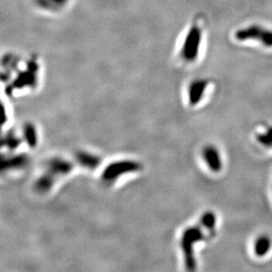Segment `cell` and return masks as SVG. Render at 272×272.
<instances>
[{
    "instance_id": "cell-2",
    "label": "cell",
    "mask_w": 272,
    "mask_h": 272,
    "mask_svg": "<svg viewBox=\"0 0 272 272\" xmlns=\"http://www.w3.org/2000/svg\"><path fill=\"white\" fill-rule=\"evenodd\" d=\"M202 29L199 24L193 23L187 32L180 49L179 56L186 63H193L199 55L200 47L202 43Z\"/></svg>"
},
{
    "instance_id": "cell-10",
    "label": "cell",
    "mask_w": 272,
    "mask_h": 272,
    "mask_svg": "<svg viewBox=\"0 0 272 272\" xmlns=\"http://www.w3.org/2000/svg\"><path fill=\"white\" fill-rule=\"evenodd\" d=\"M57 180L53 176H51L49 173L44 171L38 178L36 183L33 184V188L36 191L40 194H45L50 191L53 188Z\"/></svg>"
},
{
    "instance_id": "cell-6",
    "label": "cell",
    "mask_w": 272,
    "mask_h": 272,
    "mask_svg": "<svg viewBox=\"0 0 272 272\" xmlns=\"http://www.w3.org/2000/svg\"><path fill=\"white\" fill-rule=\"evenodd\" d=\"M203 161L212 172L219 173L223 168L222 157L219 150L213 145H207L202 150Z\"/></svg>"
},
{
    "instance_id": "cell-5",
    "label": "cell",
    "mask_w": 272,
    "mask_h": 272,
    "mask_svg": "<svg viewBox=\"0 0 272 272\" xmlns=\"http://www.w3.org/2000/svg\"><path fill=\"white\" fill-rule=\"evenodd\" d=\"M74 165L68 159L56 157L49 159L45 164V171L53 176L56 179L70 175Z\"/></svg>"
},
{
    "instance_id": "cell-7",
    "label": "cell",
    "mask_w": 272,
    "mask_h": 272,
    "mask_svg": "<svg viewBox=\"0 0 272 272\" xmlns=\"http://www.w3.org/2000/svg\"><path fill=\"white\" fill-rule=\"evenodd\" d=\"M209 81L205 79L193 80L188 87V99L190 106H196L203 98Z\"/></svg>"
},
{
    "instance_id": "cell-14",
    "label": "cell",
    "mask_w": 272,
    "mask_h": 272,
    "mask_svg": "<svg viewBox=\"0 0 272 272\" xmlns=\"http://www.w3.org/2000/svg\"><path fill=\"white\" fill-rule=\"evenodd\" d=\"M21 139L17 136L15 133L13 131L7 132L2 139V146H6L7 149L9 151H14L17 148H19V146L21 144Z\"/></svg>"
},
{
    "instance_id": "cell-3",
    "label": "cell",
    "mask_w": 272,
    "mask_h": 272,
    "mask_svg": "<svg viewBox=\"0 0 272 272\" xmlns=\"http://www.w3.org/2000/svg\"><path fill=\"white\" fill-rule=\"evenodd\" d=\"M142 168V165L139 161L131 159H122L111 162L103 169L101 179L105 183H115L120 177L139 172Z\"/></svg>"
},
{
    "instance_id": "cell-9",
    "label": "cell",
    "mask_w": 272,
    "mask_h": 272,
    "mask_svg": "<svg viewBox=\"0 0 272 272\" xmlns=\"http://www.w3.org/2000/svg\"><path fill=\"white\" fill-rule=\"evenodd\" d=\"M75 159L80 166L89 170L96 169L101 163V159L98 155L85 151L78 152L75 154Z\"/></svg>"
},
{
    "instance_id": "cell-13",
    "label": "cell",
    "mask_w": 272,
    "mask_h": 272,
    "mask_svg": "<svg viewBox=\"0 0 272 272\" xmlns=\"http://www.w3.org/2000/svg\"><path fill=\"white\" fill-rule=\"evenodd\" d=\"M69 0H36L37 5L42 9L48 11H57L62 9Z\"/></svg>"
},
{
    "instance_id": "cell-11",
    "label": "cell",
    "mask_w": 272,
    "mask_h": 272,
    "mask_svg": "<svg viewBox=\"0 0 272 272\" xmlns=\"http://www.w3.org/2000/svg\"><path fill=\"white\" fill-rule=\"evenodd\" d=\"M272 239L267 234H261L256 238L254 243V252L258 257L265 256L271 249Z\"/></svg>"
},
{
    "instance_id": "cell-12",
    "label": "cell",
    "mask_w": 272,
    "mask_h": 272,
    "mask_svg": "<svg viewBox=\"0 0 272 272\" xmlns=\"http://www.w3.org/2000/svg\"><path fill=\"white\" fill-rule=\"evenodd\" d=\"M23 140L30 148L37 147L38 143V135L36 126L32 123H25L23 126Z\"/></svg>"
},
{
    "instance_id": "cell-16",
    "label": "cell",
    "mask_w": 272,
    "mask_h": 272,
    "mask_svg": "<svg viewBox=\"0 0 272 272\" xmlns=\"http://www.w3.org/2000/svg\"><path fill=\"white\" fill-rule=\"evenodd\" d=\"M256 140L266 148H272V126H269L263 132L256 135Z\"/></svg>"
},
{
    "instance_id": "cell-15",
    "label": "cell",
    "mask_w": 272,
    "mask_h": 272,
    "mask_svg": "<svg viewBox=\"0 0 272 272\" xmlns=\"http://www.w3.org/2000/svg\"><path fill=\"white\" fill-rule=\"evenodd\" d=\"M200 225L208 231H213L215 229L216 224H217V217L215 213L211 211L206 212L200 218Z\"/></svg>"
},
{
    "instance_id": "cell-1",
    "label": "cell",
    "mask_w": 272,
    "mask_h": 272,
    "mask_svg": "<svg viewBox=\"0 0 272 272\" xmlns=\"http://www.w3.org/2000/svg\"><path fill=\"white\" fill-rule=\"evenodd\" d=\"M205 228L201 225L191 226L183 230L181 237V248L184 256V264L188 270H195L196 267L195 258V245L206 238Z\"/></svg>"
},
{
    "instance_id": "cell-4",
    "label": "cell",
    "mask_w": 272,
    "mask_h": 272,
    "mask_svg": "<svg viewBox=\"0 0 272 272\" xmlns=\"http://www.w3.org/2000/svg\"><path fill=\"white\" fill-rule=\"evenodd\" d=\"M235 38L238 41L256 40L268 48H272V30L261 27L259 25H251L237 30Z\"/></svg>"
},
{
    "instance_id": "cell-8",
    "label": "cell",
    "mask_w": 272,
    "mask_h": 272,
    "mask_svg": "<svg viewBox=\"0 0 272 272\" xmlns=\"http://www.w3.org/2000/svg\"><path fill=\"white\" fill-rule=\"evenodd\" d=\"M29 159L25 154H14L12 156L3 157L1 162L2 171L6 170L23 169L28 165Z\"/></svg>"
}]
</instances>
